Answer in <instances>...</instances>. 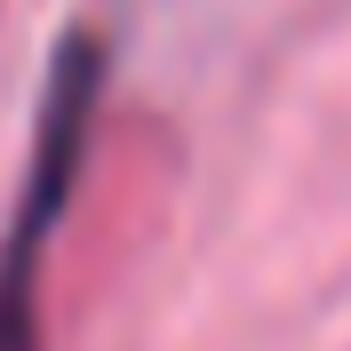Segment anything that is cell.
<instances>
[{"instance_id":"cell-1","label":"cell","mask_w":351,"mask_h":351,"mask_svg":"<svg viewBox=\"0 0 351 351\" xmlns=\"http://www.w3.org/2000/svg\"><path fill=\"white\" fill-rule=\"evenodd\" d=\"M96 96H104V32L80 24L48 56L40 120H32V168H24L16 216L0 232V351H40V256H48V232L72 208L88 128H96Z\"/></svg>"}]
</instances>
